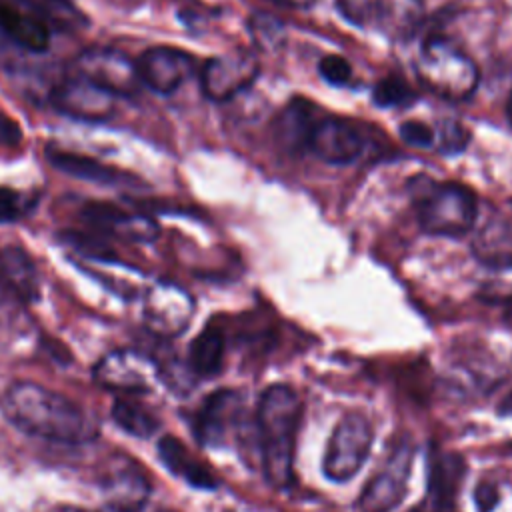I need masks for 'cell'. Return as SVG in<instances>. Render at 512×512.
I'll list each match as a JSON object with an SVG mask.
<instances>
[{
	"label": "cell",
	"instance_id": "d6a6232c",
	"mask_svg": "<svg viewBox=\"0 0 512 512\" xmlns=\"http://www.w3.org/2000/svg\"><path fill=\"white\" fill-rule=\"evenodd\" d=\"M500 502V488L494 480H480L474 486L476 512H492Z\"/></svg>",
	"mask_w": 512,
	"mask_h": 512
},
{
	"label": "cell",
	"instance_id": "4fadbf2b",
	"mask_svg": "<svg viewBox=\"0 0 512 512\" xmlns=\"http://www.w3.org/2000/svg\"><path fill=\"white\" fill-rule=\"evenodd\" d=\"M242 398L238 392L222 388L204 398L196 412L194 434L206 448H220L228 442L230 434L240 428Z\"/></svg>",
	"mask_w": 512,
	"mask_h": 512
},
{
	"label": "cell",
	"instance_id": "e0dca14e",
	"mask_svg": "<svg viewBox=\"0 0 512 512\" xmlns=\"http://www.w3.org/2000/svg\"><path fill=\"white\" fill-rule=\"evenodd\" d=\"M0 30L28 52L50 48V28L20 0H0Z\"/></svg>",
	"mask_w": 512,
	"mask_h": 512
},
{
	"label": "cell",
	"instance_id": "f546056e",
	"mask_svg": "<svg viewBox=\"0 0 512 512\" xmlns=\"http://www.w3.org/2000/svg\"><path fill=\"white\" fill-rule=\"evenodd\" d=\"M436 140H438V148L444 154H454V152H460L466 148L470 134L460 122L446 120V122H442V128L436 134Z\"/></svg>",
	"mask_w": 512,
	"mask_h": 512
},
{
	"label": "cell",
	"instance_id": "4316f807",
	"mask_svg": "<svg viewBox=\"0 0 512 512\" xmlns=\"http://www.w3.org/2000/svg\"><path fill=\"white\" fill-rule=\"evenodd\" d=\"M38 204L34 194L20 192L10 186H0V224H10L26 218Z\"/></svg>",
	"mask_w": 512,
	"mask_h": 512
},
{
	"label": "cell",
	"instance_id": "f35d334b",
	"mask_svg": "<svg viewBox=\"0 0 512 512\" xmlns=\"http://www.w3.org/2000/svg\"><path fill=\"white\" fill-rule=\"evenodd\" d=\"M272 2H278V4H284V0H272Z\"/></svg>",
	"mask_w": 512,
	"mask_h": 512
},
{
	"label": "cell",
	"instance_id": "d4e9b609",
	"mask_svg": "<svg viewBox=\"0 0 512 512\" xmlns=\"http://www.w3.org/2000/svg\"><path fill=\"white\" fill-rule=\"evenodd\" d=\"M110 412H112V420L116 422V426L136 438H148L160 426L158 418L152 412H148L146 408L132 404L128 400H116Z\"/></svg>",
	"mask_w": 512,
	"mask_h": 512
},
{
	"label": "cell",
	"instance_id": "8fae6325",
	"mask_svg": "<svg viewBox=\"0 0 512 512\" xmlns=\"http://www.w3.org/2000/svg\"><path fill=\"white\" fill-rule=\"evenodd\" d=\"M116 96L74 74L50 92V104L60 114L84 122H104L116 112Z\"/></svg>",
	"mask_w": 512,
	"mask_h": 512
},
{
	"label": "cell",
	"instance_id": "8d00e7d4",
	"mask_svg": "<svg viewBox=\"0 0 512 512\" xmlns=\"http://www.w3.org/2000/svg\"><path fill=\"white\" fill-rule=\"evenodd\" d=\"M2 298H4V286H2V282H0V302H2Z\"/></svg>",
	"mask_w": 512,
	"mask_h": 512
},
{
	"label": "cell",
	"instance_id": "9a60e30c",
	"mask_svg": "<svg viewBox=\"0 0 512 512\" xmlns=\"http://www.w3.org/2000/svg\"><path fill=\"white\" fill-rule=\"evenodd\" d=\"M464 472L466 464L460 454L432 444L428 450V482L422 512H452Z\"/></svg>",
	"mask_w": 512,
	"mask_h": 512
},
{
	"label": "cell",
	"instance_id": "836d02e7",
	"mask_svg": "<svg viewBox=\"0 0 512 512\" xmlns=\"http://www.w3.org/2000/svg\"><path fill=\"white\" fill-rule=\"evenodd\" d=\"M22 138H24L22 126L12 116L0 112V146L14 148L22 142Z\"/></svg>",
	"mask_w": 512,
	"mask_h": 512
},
{
	"label": "cell",
	"instance_id": "6da1fadb",
	"mask_svg": "<svg viewBox=\"0 0 512 512\" xmlns=\"http://www.w3.org/2000/svg\"><path fill=\"white\" fill-rule=\"evenodd\" d=\"M4 416L22 432L60 444L98 436V422L74 400L36 382H14L2 396Z\"/></svg>",
	"mask_w": 512,
	"mask_h": 512
},
{
	"label": "cell",
	"instance_id": "f1b7e54d",
	"mask_svg": "<svg viewBox=\"0 0 512 512\" xmlns=\"http://www.w3.org/2000/svg\"><path fill=\"white\" fill-rule=\"evenodd\" d=\"M484 290L490 298H512V260L492 264Z\"/></svg>",
	"mask_w": 512,
	"mask_h": 512
},
{
	"label": "cell",
	"instance_id": "44dd1931",
	"mask_svg": "<svg viewBox=\"0 0 512 512\" xmlns=\"http://www.w3.org/2000/svg\"><path fill=\"white\" fill-rule=\"evenodd\" d=\"M320 118H316V108L306 98L290 100L274 122V136L278 144L288 152L308 150L310 134Z\"/></svg>",
	"mask_w": 512,
	"mask_h": 512
},
{
	"label": "cell",
	"instance_id": "5b68a950",
	"mask_svg": "<svg viewBox=\"0 0 512 512\" xmlns=\"http://www.w3.org/2000/svg\"><path fill=\"white\" fill-rule=\"evenodd\" d=\"M374 430L364 414L350 412L334 426L322 458V472L332 482H348L366 462Z\"/></svg>",
	"mask_w": 512,
	"mask_h": 512
},
{
	"label": "cell",
	"instance_id": "277c9868",
	"mask_svg": "<svg viewBox=\"0 0 512 512\" xmlns=\"http://www.w3.org/2000/svg\"><path fill=\"white\" fill-rule=\"evenodd\" d=\"M416 206L420 228L434 236H466L478 214L474 192L456 182H430L416 198Z\"/></svg>",
	"mask_w": 512,
	"mask_h": 512
},
{
	"label": "cell",
	"instance_id": "5bb4252c",
	"mask_svg": "<svg viewBox=\"0 0 512 512\" xmlns=\"http://www.w3.org/2000/svg\"><path fill=\"white\" fill-rule=\"evenodd\" d=\"M82 220L88 222L100 234H112L116 238L148 244L154 242L160 234V228L154 218L138 212L122 210L108 202H88L80 210Z\"/></svg>",
	"mask_w": 512,
	"mask_h": 512
},
{
	"label": "cell",
	"instance_id": "7402d4cb",
	"mask_svg": "<svg viewBox=\"0 0 512 512\" xmlns=\"http://www.w3.org/2000/svg\"><path fill=\"white\" fill-rule=\"evenodd\" d=\"M158 458L174 476L182 478L194 488L214 490L218 486L214 474L206 466H202V462H198L188 452V448L174 436H162L158 440Z\"/></svg>",
	"mask_w": 512,
	"mask_h": 512
},
{
	"label": "cell",
	"instance_id": "e575fe53",
	"mask_svg": "<svg viewBox=\"0 0 512 512\" xmlns=\"http://www.w3.org/2000/svg\"><path fill=\"white\" fill-rule=\"evenodd\" d=\"M286 6H300V8H306L310 4H314V0H284Z\"/></svg>",
	"mask_w": 512,
	"mask_h": 512
},
{
	"label": "cell",
	"instance_id": "1f68e13d",
	"mask_svg": "<svg viewBox=\"0 0 512 512\" xmlns=\"http://www.w3.org/2000/svg\"><path fill=\"white\" fill-rule=\"evenodd\" d=\"M400 138L416 148H428L436 142V132L418 120H406L400 124Z\"/></svg>",
	"mask_w": 512,
	"mask_h": 512
},
{
	"label": "cell",
	"instance_id": "8992f818",
	"mask_svg": "<svg viewBox=\"0 0 512 512\" xmlns=\"http://www.w3.org/2000/svg\"><path fill=\"white\" fill-rule=\"evenodd\" d=\"M414 462V446L400 438L388 452L382 468L368 480L358 496L360 512H392L406 496L408 478Z\"/></svg>",
	"mask_w": 512,
	"mask_h": 512
},
{
	"label": "cell",
	"instance_id": "ffe728a7",
	"mask_svg": "<svg viewBox=\"0 0 512 512\" xmlns=\"http://www.w3.org/2000/svg\"><path fill=\"white\" fill-rule=\"evenodd\" d=\"M0 282L10 288L22 302H38L42 294V282L38 266L32 256L20 246L0 248Z\"/></svg>",
	"mask_w": 512,
	"mask_h": 512
},
{
	"label": "cell",
	"instance_id": "d590c367",
	"mask_svg": "<svg viewBox=\"0 0 512 512\" xmlns=\"http://www.w3.org/2000/svg\"><path fill=\"white\" fill-rule=\"evenodd\" d=\"M508 116H510V120H512V92H510V98H508Z\"/></svg>",
	"mask_w": 512,
	"mask_h": 512
},
{
	"label": "cell",
	"instance_id": "484cf974",
	"mask_svg": "<svg viewBox=\"0 0 512 512\" xmlns=\"http://www.w3.org/2000/svg\"><path fill=\"white\" fill-rule=\"evenodd\" d=\"M416 98V92L400 76H386L372 90V100L380 108L410 106Z\"/></svg>",
	"mask_w": 512,
	"mask_h": 512
},
{
	"label": "cell",
	"instance_id": "ba28073f",
	"mask_svg": "<svg viewBox=\"0 0 512 512\" xmlns=\"http://www.w3.org/2000/svg\"><path fill=\"white\" fill-rule=\"evenodd\" d=\"M194 316V298L178 284L158 280L150 284L142 298L144 326L160 336H180Z\"/></svg>",
	"mask_w": 512,
	"mask_h": 512
},
{
	"label": "cell",
	"instance_id": "83f0119b",
	"mask_svg": "<svg viewBox=\"0 0 512 512\" xmlns=\"http://www.w3.org/2000/svg\"><path fill=\"white\" fill-rule=\"evenodd\" d=\"M250 34H252L254 42L266 50L278 48L280 42L284 40L282 22H278L270 14H254L250 18Z\"/></svg>",
	"mask_w": 512,
	"mask_h": 512
},
{
	"label": "cell",
	"instance_id": "9c48e42d",
	"mask_svg": "<svg viewBox=\"0 0 512 512\" xmlns=\"http://www.w3.org/2000/svg\"><path fill=\"white\" fill-rule=\"evenodd\" d=\"M98 386L116 392H148L160 380V364L138 350H112L92 368Z\"/></svg>",
	"mask_w": 512,
	"mask_h": 512
},
{
	"label": "cell",
	"instance_id": "7a4b0ae2",
	"mask_svg": "<svg viewBox=\"0 0 512 512\" xmlns=\"http://www.w3.org/2000/svg\"><path fill=\"white\" fill-rule=\"evenodd\" d=\"M302 402L288 384L268 386L256 410L262 470L270 486L284 490L294 482V448Z\"/></svg>",
	"mask_w": 512,
	"mask_h": 512
},
{
	"label": "cell",
	"instance_id": "7c38bea8",
	"mask_svg": "<svg viewBox=\"0 0 512 512\" xmlns=\"http://www.w3.org/2000/svg\"><path fill=\"white\" fill-rule=\"evenodd\" d=\"M194 58L174 46H152L136 60L140 84L156 94H174L194 72Z\"/></svg>",
	"mask_w": 512,
	"mask_h": 512
},
{
	"label": "cell",
	"instance_id": "4dcf8cb0",
	"mask_svg": "<svg viewBox=\"0 0 512 512\" xmlns=\"http://www.w3.org/2000/svg\"><path fill=\"white\" fill-rule=\"evenodd\" d=\"M318 72L320 76L332 84V86H344L352 78V66L346 58L338 54H328L318 62Z\"/></svg>",
	"mask_w": 512,
	"mask_h": 512
},
{
	"label": "cell",
	"instance_id": "30bf717a",
	"mask_svg": "<svg viewBox=\"0 0 512 512\" xmlns=\"http://www.w3.org/2000/svg\"><path fill=\"white\" fill-rule=\"evenodd\" d=\"M258 74V58L248 50H234L204 62L200 70V86L208 100L228 102L250 88Z\"/></svg>",
	"mask_w": 512,
	"mask_h": 512
},
{
	"label": "cell",
	"instance_id": "603a6c76",
	"mask_svg": "<svg viewBox=\"0 0 512 512\" xmlns=\"http://www.w3.org/2000/svg\"><path fill=\"white\" fill-rule=\"evenodd\" d=\"M224 334L216 326H206L188 348V366L200 378H212L222 370L224 362Z\"/></svg>",
	"mask_w": 512,
	"mask_h": 512
},
{
	"label": "cell",
	"instance_id": "74e56055",
	"mask_svg": "<svg viewBox=\"0 0 512 512\" xmlns=\"http://www.w3.org/2000/svg\"><path fill=\"white\" fill-rule=\"evenodd\" d=\"M102 512H116V510H110V508H104Z\"/></svg>",
	"mask_w": 512,
	"mask_h": 512
},
{
	"label": "cell",
	"instance_id": "2e32d148",
	"mask_svg": "<svg viewBox=\"0 0 512 512\" xmlns=\"http://www.w3.org/2000/svg\"><path fill=\"white\" fill-rule=\"evenodd\" d=\"M364 148L360 130L340 118H320L310 134L308 152L326 164H350Z\"/></svg>",
	"mask_w": 512,
	"mask_h": 512
},
{
	"label": "cell",
	"instance_id": "ac0fdd59",
	"mask_svg": "<svg viewBox=\"0 0 512 512\" xmlns=\"http://www.w3.org/2000/svg\"><path fill=\"white\" fill-rule=\"evenodd\" d=\"M46 160L56 170H60L72 178L94 182L100 186H130L132 182H136V176H132L128 172L108 166L92 156L76 154L72 150H62L56 146L46 148Z\"/></svg>",
	"mask_w": 512,
	"mask_h": 512
},
{
	"label": "cell",
	"instance_id": "cb8c5ba5",
	"mask_svg": "<svg viewBox=\"0 0 512 512\" xmlns=\"http://www.w3.org/2000/svg\"><path fill=\"white\" fill-rule=\"evenodd\" d=\"M50 30L76 32L88 24L82 10L72 0H20Z\"/></svg>",
	"mask_w": 512,
	"mask_h": 512
},
{
	"label": "cell",
	"instance_id": "3957f363",
	"mask_svg": "<svg viewBox=\"0 0 512 512\" xmlns=\"http://www.w3.org/2000/svg\"><path fill=\"white\" fill-rule=\"evenodd\" d=\"M416 74L430 92L454 102L470 98L480 80L474 60L442 36L424 40L416 58Z\"/></svg>",
	"mask_w": 512,
	"mask_h": 512
},
{
	"label": "cell",
	"instance_id": "52a82bcc",
	"mask_svg": "<svg viewBox=\"0 0 512 512\" xmlns=\"http://www.w3.org/2000/svg\"><path fill=\"white\" fill-rule=\"evenodd\" d=\"M76 74L110 92L112 96H132L138 92L140 78L136 60L128 58L122 50L110 46H90L82 50L76 60Z\"/></svg>",
	"mask_w": 512,
	"mask_h": 512
},
{
	"label": "cell",
	"instance_id": "d6986e66",
	"mask_svg": "<svg viewBox=\"0 0 512 512\" xmlns=\"http://www.w3.org/2000/svg\"><path fill=\"white\" fill-rule=\"evenodd\" d=\"M106 508L116 512H140L150 496V482L132 464L114 468L102 482Z\"/></svg>",
	"mask_w": 512,
	"mask_h": 512
}]
</instances>
